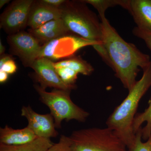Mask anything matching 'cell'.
I'll list each match as a JSON object with an SVG mask.
<instances>
[{"label": "cell", "instance_id": "6da1fadb", "mask_svg": "<svg viewBox=\"0 0 151 151\" xmlns=\"http://www.w3.org/2000/svg\"><path fill=\"white\" fill-rule=\"evenodd\" d=\"M102 28V42L116 77L129 92L137 82L140 68L151 62L149 55L142 52L134 45L127 42L119 35L105 14L99 15Z\"/></svg>", "mask_w": 151, "mask_h": 151}, {"label": "cell", "instance_id": "7a4b0ae2", "mask_svg": "<svg viewBox=\"0 0 151 151\" xmlns=\"http://www.w3.org/2000/svg\"><path fill=\"white\" fill-rule=\"evenodd\" d=\"M142 78L137 81L124 101L108 117L107 127L113 130L129 150L134 145L136 134L133 123L141 99L151 86V61L143 69Z\"/></svg>", "mask_w": 151, "mask_h": 151}, {"label": "cell", "instance_id": "3957f363", "mask_svg": "<svg viewBox=\"0 0 151 151\" xmlns=\"http://www.w3.org/2000/svg\"><path fill=\"white\" fill-rule=\"evenodd\" d=\"M62 19L70 33L92 42L94 49L106 63L109 58L102 42L101 22L83 1H68L60 7Z\"/></svg>", "mask_w": 151, "mask_h": 151}, {"label": "cell", "instance_id": "277c9868", "mask_svg": "<svg viewBox=\"0 0 151 151\" xmlns=\"http://www.w3.org/2000/svg\"><path fill=\"white\" fill-rule=\"evenodd\" d=\"M69 137L73 151H129L122 139L107 127L76 130Z\"/></svg>", "mask_w": 151, "mask_h": 151}, {"label": "cell", "instance_id": "5b68a950", "mask_svg": "<svg viewBox=\"0 0 151 151\" xmlns=\"http://www.w3.org/2000/svg\"><path fill=\"white\" fill-rule=\"evenodd\" d=\"M35 89L40 95V100L49 108L50 114L54 119L56 128H61L63 120H74L85 122L89 113L73 103L70 99V91L54 89L47 92L40 85H34Z\"/></svg>", "mask_w": 151, "mask_h": 151}, {"label": "cell", "instance_id": "8992f818", "mask_svg": "<svg viewBox=\"0 0 151 151\" xmlns=\"http://www.w3.org/2000/svg\"><path fill=\"white\" fill-rule=\"evenodd\" d=\"M34 0H15L7 6L0 17V27L9 35L23 31L27 26Z\"/></svg>", "mask_w": 151, "mask_h": 151}, {"label": "cell", "instance_id": "52a82bcc", "mask_svg": "<svg viewBox=\"0 0 151 151\" xmlns=\"http://www.w3.org/2000/svg\"><path fill=\"white\" fill-rule=\"evenodd\" d=\"M94 45L92 42L68 34L42 45L38 58H45L53 61L68 57L83 47Z\"/></svg>", "mask_w": 151, "mask_h": 151}, {"label": "cell", "instance_id": "ba28073f", "mask_svg": "<svg viewBox=\"0 0 151 151\" xmlns=\"http://www.w3.org/2000/svg\"><path fill=\"white\" fill-rule=\"evenodd\" d=\"M7 41L12 54L19 57L25 67H31L38 58L42 45L29 32L22 31L9 35Z\"/></svg>", "mask_w": 151, "mask_h": 151}, {"label": "cell", "instance_id": "9c48e42d", "mask_svg": "<svg viewBox=\"0 0 151 151\" xmlns=\"http://www.w3.org/2000/svg\"><path fill=\"white\" fill-rule=\"evenodd\" d=\"M54 63L48 58H40L32 65L31 68L34 70L36 79L40 84V86L44 89L51 87L68 91L75 89L76 85H68L62 81L55 70Z\"/></svg>", "mask_w": 151, "mask_h": 151}, {"label": "cell", "instance_id": "30bf717a", "mask_svg": "<svg viewBox=\"0 0 151 151\" xmlns=\"http://www.w3.org/2000/svg\"><path fill=\"white\" fill-rule=\"evenodd\" d=\"M21 116L26 118L28 123L27 127L37 137L50 139L56 137L58 135L54 118L50 113L38 114L29 105L22 107Z\"/></svg>", "mask_w": 151, "mask_h": 151}, {"label": "cell", "instance_id": "8fae6325", "mask_svg": "<svg viewBox=\"0 0 151 151\" xmlns=\"http://www.w3.org/2000/svg\"><path fill=\"white\" fill-rule=\"evenodd\" d=\"M61 10L49 5L42 0H34L29 14L27 26L36 29L52 20L60 19Z\"/></svg>", "mask_w": 151, "mask_h": 151}, {"label": "cell", "instance_id": "7c38bea8", "mask_svg": "<svg viewBox=\"0 0 151 151\" xmlns=\"http://www.w3.org/2000/svg\"><path fill=\"white\" fill-rule=\"evenodd\" d=\"M28 32L43 45L50 41L70 33L62 19L52 20L36 29L28 30Z\"/></svg>", "mask_w": 151, "mask_h": 151}, {"label": "cell", "instance_id": "4fadbf2b", "mask_svg": "<svg viewBox=\"0 0 151 151\" xmlns=\"http://www.w3.org/2000/svg\"><path fill=\"white\" fill-rule=\"evenodd\" d=\"M38 137L29 127L15 129L6 125L0 129V144L16 146L31 142Z\"/></svg>", "mask_w": 151, "mask_h": 151}, {"label": "cell", "instance_id": "5bb4252c", "mask_svg": "<svg viewBox=\"0 0 151 151\" xmlns=\"http://www.w3.org/2000/svg\"><path fill=\"white\" fill-rule=\"evenodd\" d=\"M128 11L137 27L151 32V0H130Z\"/></svg>", "mask_w": 151, "mask_h": 151}, {"label": "cell", "instance_id": "9a60e30c", "mask_svg": "<svg viewBox=\"0 0 151 151\" xmlns=\"http://www.w3.org/2000/svg\"><path fill=\"white\" fill-rule=\"evenodd\" d=\"M53 144L50 139L38 137L31 142L20 145L0 144V151H47Z\"/></svg>", "mask_w": 151, "mask_h": 151}, {"label": "cell", "instance_id": "2e32d148", "mask_svg": "<svg viewBox=\"0 0 151 151\" xmlns=\"http://www.w3.org/2000/svg\"><path fill=\"white\" fill-rule=\"evenodd\" d=\"M54 65L55 68H67L85 76L90 75L94 71V68L92 65L80 56H72L67 59L54 62Z\"/></svg>", "mask_w": 151, "mask_h": 151}, {"label": "cell", "instance_id": "e0dca14e", "mask_svg": "<svg viewBox=\"0 0 151 151\" xmlns=\"http://www.w3.org/2000/svg\"><path fill=\"white\" fill-rule=\"evenodd\" d=\"M145 122L147 124L142 129V138L147 140L151 135V99L148 108L143 113H139L135 116L133 123V129L135 134L142 127V124Z\"/></svg>", "mask_w": 151, "mask_h": 151}, {"label": "cell", "instance_id": "ac0fdd59", "mask_svg": "<svg viewBox=\"0 0 151 151\" xmlns=\"http://www.w3.org/2000/svg\"><path fill=\"white\" fill-rule=\"evenodd\" d=\"M86 4L92 5L96 9L99 15L105 14L106 10L109 7L119 5L128 10L130 1L123 0H84Z\"/></svg>", "mask_w": 151, "mask_h": 151}, {"label": "cell", "instance_id": "d6986e66", "mask_svg": "<svg viewBox=\"0 0 151 151\" xmlns=\"http://www.w3.org/2000/svg\"><path fill=\"white\" fill-rule=\"evenodd\" d=\"M57 73L65 84L70 86H76L75 83L78 73L67 68H55Z\"/></svg>", "mask_w": 151, "mask_h": 151}, {"label": "cell", "instance_id": "ffe728a7", "mask_svg": "<svg viewBox=\"0 0 151 151\" xmlns=\"http://www.w3.org/2000/svg\"><path fill=\"white\" fill-rule=\"evenodd\" d=\"M142 129L141 127L136 133L134 144L129 151H151V135L146 142H142Z\"/></svg>", "mask_w": 151, "mask_h": 151}, {"label": "cell", "instance_id": "44dd1931", "mask_svg": "<svg viewBox=\"0 0 151 151\" xmlns=\"http://www.w3.org/2000/svg\"><path fill=\"white\" fill-rule=\"evenodd\" d=\"M47 151H73L71 147L69 137L61 135L59 142L50 147Z\"/></svg>", "mask_w": 151, "mask_h": 151}, {"label": "cell", "instance_id": "7402d4cb", "mask_svg": "<svg viewBox=\"0 0 151 151\" xmlns=\"http://www.w3.org/2000/svg\"><path fill=\"white\" fill-rule=\"evenodd\" d=\"M134 35L144 41L147 47L151 50V32L136 27L132 31Z\"/></svg>", "mask_w": 151, "mask_h": 151}, {"label": "cell", "instance_id": "603a6c76", "mask_svg": "<svg viewBox=\"0 0 151 151\" xmlns=\"http://www.w3.org/2000/svg\"><path fill=\"white\" fill-rule=\"evenodd\" d=\"M17 68L14 60L11 59L6 62L1 67L0 70L4 71L9 74H12L16 72Z\"/></svg>", "mask_w": 151, "mask_h": 151}, {"label": "cell", "instance_id": "cb8c5ba5", "mask_svg": "<svg viewBox=\"0 0 151 151\" xmlns=\"http://www.w3.org/2000/svg\"><path fill=\"white\" fill-rule=\"evenodd\" d=\"M44 2L49 5L57 8H60L65 0H42Z\"/></svg>", "mask_w": 151, "mask_h": 151}, {"label": "cell", "instance_id": "d4e9b609", "mask_svg": "<svg viewBox=\"0 0 151 151\" xmlns=\"http://www.w3.org/2000/svg\"><path fill=\"white\" fill-rule=\"evenodd\" d=\"M0 59H0V68H1L8 60L12 59V55H11L4 54L1 55V58Z\"/></svg>", "mask_w": 151, "mask_h": 151}, {"label": "cell", "instance_id": "484cf974", "mask_svg": "<svg viewBox=\"0 0 151 151\" xmlns=\"http://www.w3.org/2000/svg\"><path fill=\"white\" fill-rule=\"evenodd\" d=\"M9 74L4 71L0 70V83L1 84L5 83L8 80Z\"/></svg>", "mask_w": 151, "mask_h": 151}, {"label": "cell", "instance_id": "4316f807", "mask_svg": "<svg viewBox=\"0 0 151 151\" xmlns=\"http://www.w3.org/2000/svg\"><path fill=\"white\" fill-rule=\"evenodd\" d=\"M5 47L3 45L1 41H0V55H1L5 54Z\"/></svg>", "mask_w": 151, "mask_h": 151}, {"label": "cell", "instance_id": "83f0119b", "mask_svg": "<svg viewBox=\"0 0 151 151\" xmlns=\"http://www.w3.org/2000/svg\"><path fill=\"white\" fill-rule=\"evenodd\" d=\"M9 0H1L0 1V8L3 7L6 4L10 1Z\"/></svg>", "mask_w": 151, "mask_h": 151}]
</instances>
